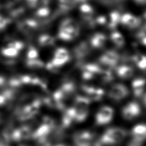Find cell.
<instances>
[{"label":"cell","instance_id":"5b68a950","mask_svg":"<svg viewBox=\"0 0 146 146\" xmlns=\"http://www.w3.org/2000/svg\"><path fill=\"white\" fill-rule=\"evenodd\" d=\"M113 109L108 106L100 107L95 116L96 124L98 125H103L109 123L113 116Z\"/></svg>","mask_w":146,"mask_h":146},{"label":"cell","instance_id":"ac0fdd59","mask_svg":"<svg viewBox=\"0 0 146 146\" xmlns=\"http://www.w3.org/2000/svg\"><path fill=\"white\" fill-rule=\"evenodd\" d=\"M59 89L63 94L65 99H67L73 95L75 91L76 87L73 82L67 81L62 84Z\"/></svg>","mask_w":146,"mask_h":146},{"label":"cell","instance_id":"30bf717a","mask_svg":"<svg viewBox=\"0 0 146 146\" xmlns=\"http://www.w3.org/2000/svg\"><path fill=\"white\" fill-rule=\"evenodd\" d=\"M121 112L124 119L131 120L139 116L141 112V108L137 103L131 102L123 108Z\"/></svg>","mask_w":146,"mask_h":146},{"label":"cell","instance_id":"d4e9b609","mask_svg":"<svg viewBox=\"0 0 146 146\" xmlns=\"http://www.w3.org/2000/svg\"><path fill=\"white\" fill-rule=\"evenodd\" d=\"M131 134L132 137L145 140L146 135V127L144 124L136 125L132 129Z\"/></svg>","mask_w":146,"mask_h":146},{"label":"cell","instance_id":"836d02e7","mask_svg":"<svg viewBox=\"0 0 146 146\" xmlns=\"http://www.w3.org/2000/svg\"><path fill=\"white\" fill-rule=\"evenodd\" d=\"M10 20L7 18H4L0 15V30L6 27L10 23Z\"/></svg>","mask_w":146,"mask_h":146},{"label":"cell","instance_id":"ba28073f","mask_svg":"<svg viewBox=\"0 0 146 146\" xmlns=\"http://www.w3.org/2000/svg\"><path fill=\"white\" fill-rule=\"evenodd\" d=\"M32 132L31 128L27 125H22L13 130L11 132H8L10 140L14 141L29 139L31 137Z\"/></svg>","mask_w":146,"mask_h":146},{"label":"cell","instance_id":"7402d4cb","mask_svg":"<svg viewBox=\"0 0 146 146\" xmlns=\"http://www.w3.org/2000/svg\"><path fill=\"white\" fill-rule=\"evenodd\" d=\"M89 52V47L87 43L82 42L76 46L74 49V54L76 58L80 59L87 56Z\"/></svg>","mask_w":146,"mask_h":146},{"label":"cell","instance_id":"5bb4252c","mask_svg":"<svg viewBox=\"0 0 146 146\" xmlns=\"http://www.w3.org/2000/svg\"><path fill=\"white\" fill-rule=\"evenodd\" d=\"M107 38L106 35L101 33L94 34L90 39V44L91 47L100 49L103 47L106 43Z\"/></svg>","mask_w":146,"mask_h":146},{"label":"cell","instance_id":"4fadbf2b","mask_svg":"<svg viewBox=\"0 0 146 146\" xmlns=\"http://www.w3.org/2000/svg\"><path fill=\"white\" fill-rule=\"evenodd\" d=\"M141 22L140 18L130 13H125L120 16V23L123 26L130 29L137 28L140 25Z\"/></svg>","mask_w":146,"mask_h":146},{"label":"cell","instance_id":"f546056e","mask_svg":"<svg viewBox=\"0 0 146 146\" xmlns=\"http://www.w3.org/2000/svg\"><path fill=\"white\" fill-rule=\"evenodd\" d=\"M27 59H34L39 58V53L36 48L33 46H30L28 48L26 54Z\"/></svg>","mask_w":146,"mask_h":146},{"label":"cell","instance_id":"d6986e66","mask_svg":"<svg viewBox=\"0 0 146 146\" xmlns=\"http://www.w3.org/2000/svg\"><path fill=\"white\" fill-rule=\"evenodd\" d=\"M110 39L113 44L118 48L123 47L125 43L124 36L120 32L116 30H114L111 33L110 35Z\"/></svg>","mask_w":146,"mask_h":146},{"label":"cell","instance_id":"4316f807","mask_svg":"<svg viewBox=\"0 0 146 146\" xmlns=\"http://www.w3.org/2000/svg\"><path fill=\"white\" fill-rule=\"evenodd\" d=\"M19 51L16 48L7 46L6 47H3L1 49V53L3 55L9 58H14L18 56L19 54Z\"/></svg>","mask_w":146,"mask_h":146},{"label":"cell","instance_id":"603a6c76","mask_svg":"<svg viewBox=\"0 0 146 146\" xmlns=\"http://www.w3.org/2000/svg\"><path fill=\"white\" fill-rule=\"evenodd\" d=\"M120 15L117 11L111 12L107 18V26L108 27L112 30H115L117 25L120 23Z\"/></svg>","mask_w":146,"mask_h":146},{"label":"cell","instance_id":"44dd1931","mask_svg":"<svg viewBox=\"0 0 146 146\" xmlns=\"http://www.w3.org/2000/svg\"><path fill=\"white\" fill-rule=\"evenodd\" d=\"M80 12L83 20L91 23L93 20L94 10L91 6L87 4L82 5L80 7Z\"/></svg>","mask_w":146,"mask_h":146},{"label":"cell","instance_id":"74e56055","mask_svg":"<svg viewBox=\"0 0 146 146\" xmlns=\"http://www.w3.org/2000/svg\"><path fill=\"white\" fill-rule=\"evenodd\" d=\"M135 1L139 4H143L145 2V0H135Z\"/></svg>","mask_w":146,"mask_h":146},{"label":"cell","instance_id":"4dcf8cb0","mask_svg":"<svg viewBox=\"0 0 146 146\" xmlns=\"http://www.w3.org/2000/svg\"><path fill=\"white\" fill-rule=\"evenodd\" d=\"M50 11L48 8L46 7H43L39 9L36 12V16L39 18H46L48 16Z\"/></svg>","mask_w":146,"mask_h":146},{"label":"cell","instance_id":"8d00e7d4","mask_svg":"<svg viewBox=\"0 0 146 146\" xmlns=\"http://www.w3.org/2000/svg\"><path fill=\"white\" fill-rule=\"evenodd\" d=\"M5 81V78L3 76H0V86H1L2 85H3L4 84Z\"/></svg>","mask_w":146,"mask_h":146},{"label":"cell","instance_id":"ab89813d","mask_svg":"<svg viewBox=\"0 0 146 146\" xmlns=\"http://www.w3.org/2000/svg\"><path fill=\"white\" fill-rule=\"evenodd\" d=\"M54 146H69V145L64 144H57L54 145Z\"/></svg>","mask_w":146,"mask_h":146},{"label":"cell","instance_id":"3957f363","mask_svg":"<svg viewBox=\"0 0 146 146\" xmlns=\"http://www.w3.org/2000/svg\"><path fill=\"white\" fill-rule=\"evenodd\" d=\"M41 104V100L36 99L30 104L26 105L17 112L18 119L24 121L32 118L39 112Z\"/></svg>","mask_w":146,"mask_h":146},{"label":"cell","instance_id":"83f0119b","mask_svg":"<svg viewBox=\"0 0 146 146\" xmlns=\"http://www.w3.org/2000/svg\"><path fill=\"white\" fill-rule=\"evenodd\" d=\"M26 65L29 68L38 69L42 68L44 66V64L41 59L38 58L34 59H27Z\"/></svg>","mask_w":146,"mask_h":146},{"label":"cell","instance_id":"1f68e13d","mask_svg":"<svg viewBox=\"0 0 146 146\" xmlns=\"http://www.w3.org/2000/svg\"><path fill=\"white\" fill-rule=\"evenodd\" d=\"M144 139L132 137V139L128 142L127 146H143Z\"/></svg>","mask_w":146,"mask_h":146},{"label":"cell","instance_id":"d590c367","mask_svg":"<svg viewBox=\"0 0 146 146\" xmlns=\"http://www.w3.org/2000/svg\"><path fill=\"white\" fill-rule=\"evenodd\" d=\"M7 100V98L3 94H0V106L5 104Z\"/></svg>","mask_w":146,"mask_h":146},{"label":"cell","instance_id":"8992f818","mask_svg":"<svg viewBox=\"0 0 146 146\" xmlns=\"http://www.w3.org/2000/svg\"><path fill=\"white\" fill-rule=\"evenodd\" d=\"M119 59V54L114 50H107L102 54L99 61L105 68L111 69L117 63Z\"/></svg>","mask_w":146,"mask_h":146},{"label":"cell","instance_id":"f35d334b","mask_svg":"<svg viewBox=\"0 0 146 146\" xmlns=\"http://www.w3.org/2000/svg\"><path fill=\"white\" fill-rule=\"evenodd\" d=\"M27 1L30 4H31V5H33L35 2L36 0H27Z\"/></svg>","mask_w":146,"mask_h":146},{"label":"cell","instance_id":"d6a6232c","mask_svg":"<svg viewBox=\"0 0 146 146\" xmlns=\"http://www.w3.org/2000/svg\"><path fill=\"white\" fill-rule=\"evenodd\" d=\"M7 46L13 47L20 51L23 48L24 44L22 42L19 41V40H16V41H14L11 43H9Z\"/></svg>","mask_w":146,"mask_h":146},{"label":"cell","instance_id":"277c9868","mask_svg":"<svg viewBox=\"0 0 146 146\" xmlns=\"http://www.w3.org/2000/svg\"><path fill=\"white\" fill-rule=\"evenodd\" d=\"M129 93L128 88L124 84L116 83L110 87L108 96L113 101L119 102L126 98Z\"/></svg>","mask_w":146,"mask_h":146},{"label":"cell","instance_id":"484cf974","mask_svg":"<svg viewBox=\"0 0 146 146\" xmlns=\"http://www.w3.org/2000/svg\"><path fill=\"white\" fill-rule=\"evenodd\" d=\"M132 60L135 63L138 68L144 70L146 66V59L144 55H137L133 56Z\"/></svg>","mask_w":146,"mask_h":146},{"label":"cell","instance_id":"ffe728a7","mask_svg":"<svg viewBox=\"0 0 146 146\" xmlns=\"http://www.w3.org/2000/svg\"><path fill=\"white\" fill-rule=\"evenodd\" d=\"M38 23L36 21L32 19L24 20L19 24V29L25 33L31 32L37 29Z\"/></svg>","mask_w":146,"mask_h":146},{"label":"cell","instance_id":"9a60e30c","mask_svg":"<svg viewBox=\"0 0 146 146\" xmlns=\"http://www.w3.org/2000/svg\"><path fill=\"white\" fill-rule=\"evenodd\" d=\"M131 87L134 96L136 98L141 97L144 94L145 80L140 78H136L132 82Z\"/></svg>","mask_w":146,"mask_h":146},{"label":"cell","instance_id":"8fae6325","mask_svg":"<svg viewBox=\"0 0 146 146\" xmlns=\"http://www.w3.org/2000/svg\"><path fill=\"white\" fill-rule=\"evenodd\" d=\"M82 90L86 94L87 97L91 102L99 101L103 98L104 95V91L102 88L91 85H83L82 86Z\"/></svg>","mask_w":146,"mask_h":146},{"label":"cell","instance_id":"6da1fadb","mask_svg":"<svg viewBox=\"0 0 146 146\" xmlns=\"http://www.w3.org/2000/svg\"><path fill=\"white\" fill-rule=\"evenodd\" d=\"M127 132L123 128L111 127L108 128L100 137L94 143V146H110L119 144L126 137Z\"/></svg>","mask_w":146,"mask_h":146},{"label":"cell","instance_id":"52a82bcc","mask_svg":"<svg viewBox=\"0 0 146 146\" xmlns=\"http://www.w3.org/2000/svg\"><path fill=\"white\" fill-rule=\"evenodd\" d=\"M94 135L88 131L78 132L74 136L75 146H92L94 143Z\"/></svg>","mask_w":146,"mask_h":146},{"label":"cell","instance_id":"7a4b0ae2","mask_svg":"<svg viewBox=\"0 0 146 146\" xmlns=\"http://www.w3.org/2000/svg\"><path fill=\"white\" fill-rule=\"evenodd\" d=\"M79 34V29L76 21L71 18L63 19L60 23L58 37L63 41H71Z\"/></svg>","mask_w":146,"mask_h":146},{"label":"cell","instance_id":"7c38bea8","mask_svg":"<svg viewBox=\"0 0 146 146\" xmlns=\"http://www.w3.org/2000/svg\"><path fill=\"white\" fill-rule=\"evenodd\" d=\"M101 70V66L95 63H88L82 67V76L84 80H91L98 76Z\"/></svg>","mask_w":146,"mask_h":146},{"label":"cell","instance_id":"f1b7e54d","mask_svg":"<svg viewBox=\"0 0 146 146\" xmlns=\"http://www.w3.org/2000/svg\"><path fill=\"white\" fill-rule=\"evenodd\" d=\"M10 138L6 131L0 133V146H9Z\"/></svg>","mask_w":146,"mask_h":146},{"label":"cell","instance_id":"cb8c5ba5","mask_svg":"<svg viewBox=\"0 0 146 146\" xmlns=\"http://www.w3.org/2000/svg\"><path fill=\"white\" fill-rule=\"evenodd\" d=\"M38 43L39 45L42 47H50L54 45L55 43V38L50 34H43L38 38Z\"/></svg>","mask_w":146,"mask_h":146},{"label":"cell","instance_id":"e0dca14e","mask_svg":"<svg viewBox=\"0 0 146 146\" xmlns=\"http://www.w3.org/2000/svg\"><path fill=\"white\" fill-rule=\"evenodd\" d=\"M117 75L121 79H127L130 78L133 74V69L131 66L126 64L120 65L116 69Z\"/></svg>","mask_w":146,"mask_h":146},{"label":"cell","instance_id":"e575fe53","mask_svg":"<svg viewBox=\"0 0 146 146\" xmlns=\"http://www.w3.org/2000/svg\"><path fill=\"white\" fill-rule=\"evenodd\" d=\"M46 67L47 70H48L49 71H51L52 72H56L59 69V68L55 66L51 61L47 62L46 64Z\"/></svg>","mask_w":146,"mask_h":146},{"label":"cell","instance_id":"9c48e42d","mask_svg":"<svg viewBox=\"0 0 146 146\" xmlns=\"http://www.w3.org/2000/svg\"><path fill=\"white\" fill-rule=\"evenodd\" d=\"M69 59L70 55L68 51L63 47H58L55 50L51 62L55 66L59 68L67 63Z\"/></svg>","mask_w":146,"mask_h":146},{"label":"cell","instance_id":"2e32d148","mask_svg":"<svg viewBox=\"0 0 146 146\" xmlns=\"http://www.w3.org/2000/svg\"><path fill=\"white\" fill-rule=\"evenodd\" d=\"M75 109L73 107L68 108L64 112L62 119V126L63 128H68L74 121Z\"/></svg>","mask_w":146,"mask_h":146}]
</instances>
